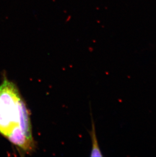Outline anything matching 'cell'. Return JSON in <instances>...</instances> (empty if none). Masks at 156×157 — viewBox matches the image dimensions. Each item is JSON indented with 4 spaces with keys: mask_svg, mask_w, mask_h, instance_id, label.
Masks as SVG:
<instances>
[{
    "mask_svg": "<svg viewBox=\"0 0 156 157\" xmlns=\"http://www.w3.org/2000/svg\"><path fill=\"white\" fill-rule=\"evenodd\" d=\"M0 133L24 153L35 149L29 110L16 85L6 78L0 85Z\"/></svg>",
    "mask_w": 156,
    "mask_h": 157,
    "instance_id": "obj_1",
    "label": "cell"
},
{
    "mask_svg": "<svg viewBox=\"0 0 156 157\" xmlns=\"http://www.w3.org/2000/svg\"><path fill=\"white\" fill-rule=\"evenodd\" d=\"M92 142V147L91 156H98L102 157V154L99 147L98 143L97 141L96 135L95 128L94 124H92V129L91 132Z\"/></svg>",
    "mask_w": 156,
    "mask_h": 157,
    "instance_id": "obj_2",
    "label": "cell"
}]
</instances>
